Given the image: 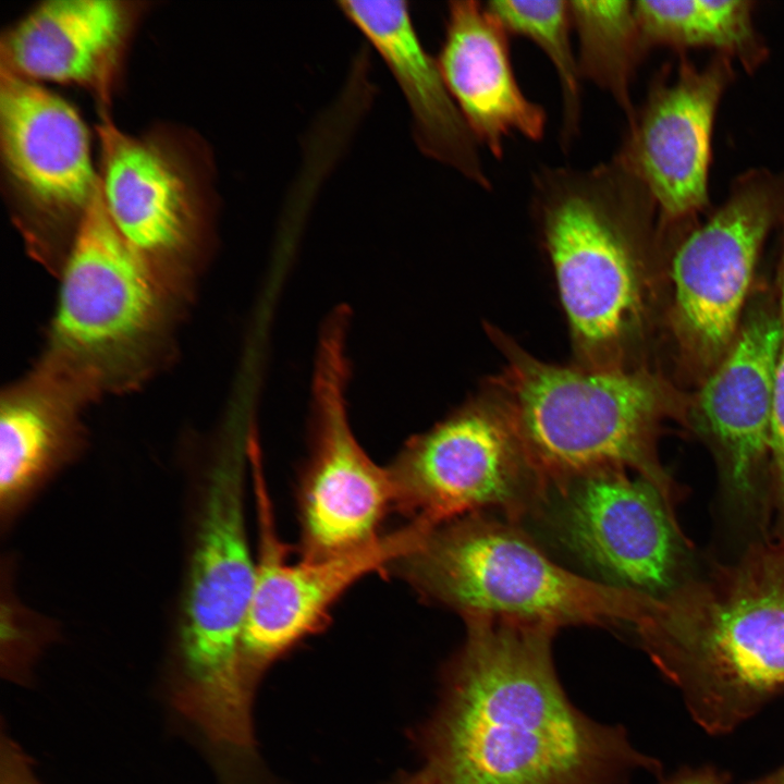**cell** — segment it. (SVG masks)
<instances>
[{
	"label": "cell",
	"instance_id": "10",
	"mask_svg": "<svg viewBox=\"0 0 784 784\" xmlns=\"http://www.w3.org/2000/svg\"><path fill=\"white\" fill-rule=\"evenodd\" d=\"M0 138L9 180L24 199L28 249L59 274L99 189L88 130L65 99L1 66Z\"/></svg>",
	"mask_w": 784,
	"mask_h": 784
},
{
	"label": "cell",
	"instance_id": "16",
	"mask_svg": "<svg viewBox=\"0 0 784 784\" xmlns=\"http://www.w3.org/2000/svg\"><path fill=\"white\" fill-rule=\"evenodd\" d=\"M509 33L474 0L451 1L438 63L445 84L479 145L502 158L512 134L540 140L543 108L520 89L510 58Z\"/></svg>",
	"mask_w": 784,
	"mask_h": 784
},
{
	"label": "cell",
	"instance_id": "12",
	"mask_svg": "<svg viewBox=\"0 0 784 784\" xmlns=\"http://www.w3.org/2000/svg\"><path fill=\"white\" fill-rule=\"evenodd\" d=\"M531 517L602 583L650 596L678 585L670 497L647 478L607 470L569 480L550 489Z\"/></svg>",
	"mask_w": 784,
	"mask_h": 784
},
{
	"label": "cell",
	"instance_id": "25",
	"mask_svg": "<svg viewBox=\"0 0 784 784\" xmlns=\"http://www.w3.org/2000/svg\"><path fill=\"white\" fill-rule=\"evenodd\" d=\"M0 784H40L25 755L4 737L1 740Z\"/></svg>",
	"mask_w": 784,
	"mask_h": 784
},
{
	"label": "cell",
	"instance_id": "27",
	"mask_svg": "<svg viewBox=\"0 0 784 784\" xmlns=\"http://www.w3.org/2000/svg\"><path fill=\"white\" fill-rule=\"evenodd\" d=\"M384 784H431L426 775L419 770L415 773H402L394 776Z\"/></svg>",
	"mask_w": 784,
	"mask_h": 784
},
{
	"label": "cell",
	"instance_id": "29",
	"mask_svg": "<svg viewBox=\"0 0 784 784\" xmlns=\"http://www.w3.org/2000/svg\"><path fill=\"white\" fill-rule=\"evenodd\" d=\"M749 784H755V783L752 782V783H749Z\"/></svg>",
	"mask_w": 784,
	"mask_h": 784
},
{
	"label": "cell",
	"instance_id": "7",
	"mask_svg": "<svg viewBox=\"0 0 784 784\" xmlns=\"http://www.w3.org/2000/svg\"><path fill=\"white\" fill-rule=\"evenodd\" d=\"M210 467L184 599L169 698L204 723H224L253 703L242 638L256 581L246 523L249 436L224 443Z\"/></svg>",
	"mask_w": 784,
	"mask_h": 784
},
{
	"label": "cell",
	"instance_id": "3",
	"mask_svg": "<svg viewBox=\"0 0 784 784\" xmlns=\"http://www.w3.org/2000/svg\"><path fill=\"white\" fill-rule=\"evenodd\" d=\"M695 722L726 734L784 693V540L647 596L632 627Z\"/></svg>",
	"mask_w": 784,
	"mask_h": 784
},
{
	"label": "cell",
	"instance_id": "2",
	"mask_svg": "<svg viewBox=\"0 0 784 784\" xmlns=\"http://www.w3.org/2000/svg\"><path fill=\"white\" fill-rule=\"evenodd\" d=\"M532 212L567 324L572 363L602 370L638 358L647 257L658 217L648 191L616 158L589 169L544 168Z\"/></svg>",
	"mask_w": 784,
	"mask_h": 784
},
{
	"label": "cell",
	"instance_id": "22",
	"mask_svg": "<svg viewBox=\"0 0 784 784\" xmlns=\"http://www.w3.org/2000/svg\"><path fill=\"white\" fill-rule=\"evenodd\" d=\"M578 37L581 78L608 93L629 122L636 111L632 82L645 49L634 1H568Z\"/></svg>",
	"mask_w": 784,
	"mask_h": 784
},
{
	"label": "cell",
	"instance_id": "26",
	"mask_svg": "<svg viewBox=\"0 0 784 784\" xmlns=\"http://www.w3.org/2000/svg\"><path fill=\"white\" fill-rule=\"evenodd\" d=\"M662 784H727V776L712 768L683 770Z\"/></svg>",
	"mask_w": 784,
	"mask_h": 784
},
{
	"label": "cell",
	"instance_id": "28",
	"mask_svg": "<svg viewBox=\"0 0 784 784\" xmlns=\"http://www.w3.org/2000/svg\"><path fill=\"white\" fill-rule=\"evenodd\" d=\"M755 784H784V767L776 772L764 776L756 782Z\"/></svg>",
	"mask_w": 784,
	"mask_h": 784
},
{
	"label": "cell",
	"instance_id": "11",
	"mask_svg": "<svg viewBox=\"0 0 784 784\" xmlns=\"http://www.w3.org/2000/svg\"><path fill=\"white\" fill-rule=\"evenodd\" d=\"M100 194L109 219L181 305L192 296L209 244L203 182L174 144L100 127Z\"/></svg>",
	"mask_w": 784,
	"mask_h": 784
},
{
	"label": "cell",
	"instance_id": "19",
	"mask_svg": "<svg viewBox=\"0 0 784 784\" xmlns=\"http://www.w3.org/2000/svg\"><path fill=\"white\" fill-rule=\"evenodd\" d=\"M781 339L779 316H755L699 393L700 414L724 452L732 487L742 494L752 492L770 446Z\"/></svg>",
	"mask_w": 784,
	"mask_h": 784
},
{
	"label": "cell",
	"instance_id": "5",
	"mask_svg": "<svg viewBox=\"0 0 784 784\" xmlns=\"http://www.w3.org/2000/svg\"><path fill=\"white\" fill-rule=\"evenodd\" d=\"M59 275L57 310L38 365L90 402L136 390L164 366L183 306L115 229L100 184Z\"/></svg>",
	"mask_w": 784,
	"mask_h": 784
},
{
	"label": "cell",
	"instance_id": "9",
	"mask_svg": "<svg viewBox=\"0 0 784 784\" xmlns=\"http://www.w3.org/2000/svg\"><path fill=\"white\" fill-rule=\"evenodd\" d=\"M346 307L324 321L317 347L309 425V454L297 491L299 558L321 560L376 540L395 511L388 467L376 464L350 424Z\"/></svg>",
	"mask_w": 784,
	"mask_h": 784
},
{
	"label": "cell",
	"instance_id": "4",
	"mask_svg": "<svg viewBox=\"0 0 784 784\" xmlns=\"http://www.w3.org/2000/svg\"><path fill=\"white\" fill-rule=\"evenodd\" d=\"M485 329L503 363L481 389L506 416L543 494L590 474L633 470L670 497L653 450L670 395L654 373L548 363L498 327Z\"/></svg>",
	"mask_w": 784,
	"mask_h": 784
},
{
	"label": "cell",
	"instance_id": "21",
	"mask_svg": "<svg viewBox=\"0 0 784 784\" xmlns=\"http://www.w3.org/2000/svg\"><path fill=\"white\" fill-rule=\"evenodd\" d=\"M645 49L711 48L737 60L747 72L767 59L768 48L754 22L749 0L634 1Z\"/></svg>",
	"mask_w": 784,
	"mask_h": 784
},
{
	"label": "cell",
	"instance_id": "17",
	"mask_svg": "<svg viewBox=\"0 0 784 784\" xmlns=\"http://www.w3.org/2000/svg\"><path fill=\"white\" fill-rule=\"evenodd\" d=\"M134 19L135 9L124 1L42 2L9 29L1 66L38 83L75 84L107 98Z\"/></svg>",
	"mask_w": 784,
	"mask_h": 784
},
{
	"label": "cell",
	"instance_id": "14",
	"mask_svg": "<svg viewBox=\"0 0 784 784\" xmlns=\"http://www.w3.org/2000/svg\"><path fill=\"white\" fill-rule=\"evenodd\" d=\"M783 208L784 174L752 169L673 252L674 323L700 353L716 355L733 339L760 248Z\"/></svg>",
	"mask_w": 784,
	"mask_h": 784
},
{
	"label": "cell",
	"instance_id": "18",
	"mask_svg": "<svg viewBox=\"0 0 784 784\" xmlns=\"http://www.w3.org/2000/svg\"><path fill=\"white\" fill-rule=\"evenodd\" d=\"M341 12L387 63L407 101L419 149L489 189L476 138L442 76L438 59L425 49L406 1H341Z\"/></svg>",
	"mask_w": 784,
	"mask_h": 784
},
{
	"label": "cell",
	"instance_id": "13",
	"mask_svg": "<svg viewBox=\"0 0 784 784\" xmlns=\"http://www.w3.org/2000/svg\"><path fill=\"white\" fill-rule=\"evenodd\" d=\"M258 517L256 581L242 638L246 677L256 689L266 671L306 638L320 633L340 598L372 573H387L431 529L408 522L375 542L336 556L293 561L280 538L260 456L252 461Z\"/></svg>",
	"mask_w": 784,
	"mask_h": 784
},
{
	"label": "cell",
	"instance_id": "6",
	"mask_svg": "<svg viewBox=\"0 0 784 784\" xmlns=\"http://www.w3.org/2000/svg\"><path fill=\"white\" fill-rule=\"evenodd\" d=\"M391 569L421 599L463 620L632 627L646 599L567 569L518 523L488 513L431 529Z\"/></svg>",
	"mask_w": 784,
	"mask_h": 784
},
{
	"label": "cell",
	"instance_id": "1",
	"mask_svg": "<svg viewBox=\"0 0 784 784\" xmlns=\"http://www.w3.org/2000/svg\"><path fill=\"white\" fill-rule=\"evenodd\" d=\"M433 713L414 732L431 784H621L661 770L617 725L569 700L552 659L558 629L510 620H464Z\"/></svg>",
	"mask_w": 784,
	"mask_h": 784
},
{
	"label": "cell",
	"instance_id": "8",
	"mask_svg": "<svg viewBox=\"0 0 784 784\" xmlns=\"http://www.w3.org/2000/svg\"><path fill=\"white\" fill-rule=\"evenodd\" d=\"M388 468L395 511L430 528L488 512L520 524L543 498L512 426L483 389L409 438Z\"/></svg>",
	"mask_w": 784,
	"mask_h": 784
},
{
	"label": "cell",
	"instance_id": "24",
	"mask_svg": "<svg viewBox=\"0 0 784 784\" xmlns=\"http://www.w3.org/2000/svg\"><path fill=\"white\" fill-rule=\"evenodd\" d=\"M781 218L783 219V247L780 267V321L782 339L777 355L774 403L770 432V451L773 456L775 485L779 500L782 537L784 538V208Z\"/></svg>",
	"mask_w": 784,
	"mask_h": 784
},
{
	"label": "cell",
	"instance_id": "15",
	"mask_svg": "<svg viewBox=\"0 0 784 784\" xmlns=\"http://www.w3.org/2000/svg\"><path fill=\"white\" fill-rule=\"evenodd\" d=\"M734 79L722 54L703 66L682 59L654 79L615 156L653 199L658 225L685 222L709 205L711 140L720 101Z\"/></svg>",
	"mask_w": 784,
	"mask_h": 784
},
{
	"label": "cell",
	"instance_id": "23",
	"mask_svg": "<svg viewBox=\"0 0 784 784\" xmlns=\"http://www.w3.org/2000/svg\"><path fill=\"white\" fill-rule=\"evenodd\" d=\"M509 34L534 41L551 61L561 87L563 123L561 142L568 147L578 133L581 93L577 57L571 42L572 19L568 1L501 0L486 3Z\"/></svg>",
	"mask_w": 784,
	"mask_h": 784
},
{
	"label": "cell",
	"instance_id": "20",
	"mask_svg": "<svg viewBox=\"0 0 784 784\" xmlns=\"http://www.w3.org/2000/svg\"><path fill=\"white\" fill-rule=\"evenodd\" d=\"M90 402L74 385L36 364L10 384L0 406V507L10 517L77 453L82 414Z\"/></svg>",
	"mask_w": 784,
	"mask_h": 784
}]
</instances>
